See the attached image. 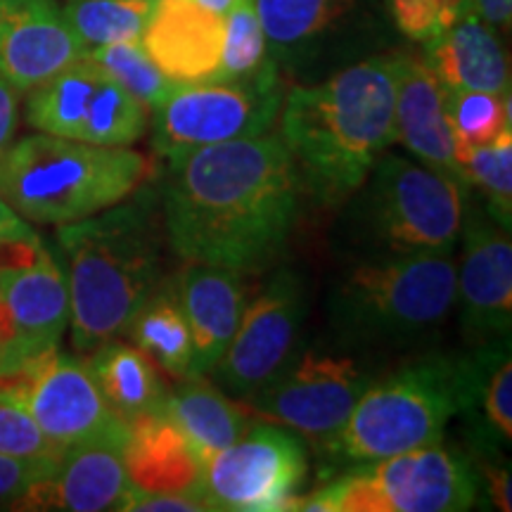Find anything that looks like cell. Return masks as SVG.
Returning <instances> with one entry per match:
<instances>
[{"instance_id": "cell-1", "label": "cell", "mask_w": 512, "mask_h": 512, "mask_svg": "<svg viewBox=\"0 0 512 512\" xmlns=\"http://www.w3.org/2000/svg\"><path fill=\"white\" fill-rule=\"evenodd\" d=\"M302 195L294 159L275 133L197 147L166 162V238L185 261L261 271L290 242Z\"/></svg>"}, {"instance_id": "cell-2", "label": "cell", "mask_w": 512, "mask_h": 512, "mask_svg": "<svg viewBox=\"0 0 512 512\" xmlns=\"http://www.w3.org/2000/svg\"><path fill=\"white\" fill-rule=\"evenodd\" d=\"M396 55L370 57L318 86H294L280 107V140L309 197L351 200L396 143Z\"/></svg>"}, {"instance_id": "cell-3", "label": "cell", "mask_w": 512, "mask_h": 512, "mask_svg": "<svg viewBox=\"0 0 512 512\" xmlns=\"http://www.w3.org/2000/svg\"><path fill=\"white\" fill-rule=\"evenodd\" d=\"M67 264L69 325L76 351H93L128 332L162 283V245L150 202L136 197L91 219L57 228Z\"/></svg>"}, {"instance_id": "cell-4", "label": "cell", "mask_w": 512, "mask_h": 512, "mask_svg": "<svg viewBox=\"0 0 512 512\" xmlns=\"http://www.w3.org/2000/svg\"><path fill=\"white\" fill-rule=\"evenodd\" d=\"M482 351L475 356H425L370 382L347 422L325 448L342 463H375L413 448L441 444L458 413L477 408Z\"/></svg>"}, {"instance_id": "cell-5", "label": "cell", "mask_w": 512, "mask_h": 512, "mask_svg": "<svg viewBox=\"0 0 512 512\" xmlns=\"http://www.w3.org/2000/svg\"><path fill=\"white\" fill-rule=\"evenodd\" d=\"M150 174L131 147H102L34 133L0 152V197L24 221L64 226L117 207Z\"/></svg>"}, {"instance_id": "cell-6", "label": "cell", "mask_w": 512, "mask_h": 512, "mask_svg": "<svg viewBox=\"0 0 512 512\" xmlns=\"http://www.w3.org/2000/svg\"><path fill=\"white\" fill-rule=\"evenodd\" d=\"M456 273L451 254H380L342 275L330 320L358 342H408L453 309Z\"/></svg>"}, {"instance_id": "cell-7", "label": "cell", "mask_w": 512, "mask_h": 512, "mask_svg": "<svg viewBox=\"0 0 512 512\" xmlns=\"http://www.w3.org/2000/svg\"><path fill=\"white\" fill-rule=\"evenodd\" d=\"M358 192L356 219L382 254H453L467 185L420 159L382 155Z\"/></svg>"}, {"instance_id": "cell-8", "label": "cell", "mask_w": 512, "mask_h": 512, "mask_svg": "<svg viewBox=\"0 0 512 512\" xmlns=\"http://www.w3.org/2000/svg\"><path fill=\"white\" fill-rule=\"evenodd\" d=\"M278 69H264L238 81L176 83L152 110V147L166 162L197 147L264 136L283 107Z\"/></svg>"}, {"instance_id": "cell-9", "label": "cell", "mask_w": 512, "mask_h": 512, "mask_svg": "<svg viewBox=\"0 0 512 512\" xmlns=\"http://www.w3.org/2000/svg\"><path fill=\"white\" fill-rule=\"evenodd\" d=\"M204 498L211 510H297L309 475L304 441L287 427L249 425L242 437L204 463Z\"/></svg>"}, {"instance_id": "cell-10", "label": "cell", "mask_w": 512, "mask_h": 512, "mask_svg": "<svg viewBox=\"0 0 512 512\" xmlns=\"http://www.w3.org/2000/svg\"><path fill=\"white\" fill-rule=\"evenodd\" d=\"M370 382L373 377L351 356L309 349L294 354L287 366L245 403L273 425L325 444L347 422Z\"/></svg>"}, {"instance_id": "cell-11", "label": "cell", "mask_w": 512, "mask_h": 512, "mask_svg": "<svg viewBox=\"0 0 512 512\" xmlns=\"http://www.w3.org/2000/svg\"><path fill=\"white\" fill-rule=\"evenodd\" d=\"M0 392L22 403L60 451L95 439L128 441V425L107 403L86 361L60 354V349L36 358L0 384Z\"/></svg>"}, {"instance_id": "cell-12", "label": "cell", "mask_w": 512, "mask_h": 512, "mask_svg": "<svg viewBox=\"0 0 512 512\" xmlns=\"http://www.w3.org/2000/svg\"><path fill=\"white\" fill-rule=\"evenodd\" d=\"M304 316V280L280 268L245 306L226 354L211 368L221 392L245 401L264 389L294 356Z\"/></svg>"}, {"instance_id": "cell-13", "label": "cell", "mask_w": 512, "mask_h": 512, "mask_svg": "<svg viewBox=\"0 0 512 512\" xmlns=\"http://www.w3.org/2000/svg\"><path fill=\"white\" fill-rule=\"evenodd\" d=\"M67 323V278L46 247L27 264L0 268V384L60 349Z\"/></svg>"}, {"instance_id": "cell-14", "label": "cell", "mask_w": 512, "mask_h": 512, "mask_svg": "<svg viewBox=\"0 0 512 512\" xmlns=\"http://www.w3.org/2000/svg\"><path fill=\"white\" fill-rule=\"evenodd\" d=\"M368 486L370 512H460L477 503L475 463L439 444L356 465Z\"/></svg>"}, {"instance_id": "cell-15", "label": "cell", "mask_w": 512, "mask_h": 512, "mask_svg": "<svg viewBox=\"0 0 512 512\" xmlns=\"http://www.w3.org/2000/svg\"><path fill=\"white\" fill-rule=\"evenodd\" d=\"M463 264L456 273L460 323L475 342L510 337L512 245L510 233L479 209L465 214Z\"/></svg>"}, {"instance_id": "cell-16", "label": "cell", "mask_w": 512, "mask_h": 512, "mask_svg": "<svg viewBox=\"0 0 512 512\" xmlns=\"http://www.w3.org/2000/svg\"><path fill=\"white\" fill-rule=\"evenodd\" d=\"M86 55L60 0H0V76L19 95Z\"/></svg>"}, {"instance_id": "cell-17", "label": "cell", "mask_w": 512, "mask_h": 512, "mask_svg": "<svg viewBox=\"0 0 512 512\" xmlns=\"http://www.w3.org/2000/svg\"><path fill=\"white\" fill-rule=\"evenodd\" d=\"M124 446L126 441L95 439L64 448L53 472L29 486L12 510H121L133 486Z\"/></svg>"}, {"instance_id": "cell-18", "label": "cell", "mask_w": 512, "mask_h": 512, "mask_svg": "<svg viewBox=\"0 0 512 512\" xmlns=\"http://www.w3.org/2000/svg\"><path fill=\"white\" fill-rule=\"evenodd\" d=\"M396 143L432 169L467 185L446 114V88L425 60L396 55ZM470 188V185H467Z\"/></svg>"}, {"instance_id": "cell-19", "label": "cell", "mask_w": 512, "mask_h": 512, "mask_svg": "<svg viewBox=\"0 0 512 512\" xmlns=\"http://www.w3.org/2000/svg\"><path fill=\"white\" fill-rule=\"evenodd\" d=\"M140 43L171 81H211L221 62L223 15L195 0H157Z\"/></svg>"}, {"instance_id": "cell-20", "label": "cell", "mask_w": 512, "mask_h": 512, "mask_svg": "<svg viewBox=\"0 0 512 512\" xmlns=\"http://www.w3.org/2000/svg\"><path fill=\"white\" fill-rule=\"evenodd\" d=\"M176 287L192 337L190 375H207L238 330L247 306L245 283L228 268L188 261Z\"/></svg>"}, {"instance_id": "cell-21", "label": "cell", "mask_w": 512, "mask_h": 512, "mask_svg": "<svg viewBox=\"0 0 512 512\" xmlns=\"http://www.w3.org/2000/svg\"><path fill=\"white\" fill-rule=\"evenodd\" d=\"M124 463L128 479L138 489L195 498L211 510L204 498L202 460L162 411L128 422Z\"/></svg>"}, {"instance_id": "cell-22", "label": "cell", "mask_w": 512, "mask_h": 512, "mask_svg": "<svg viewBox=\"0 0 512 512\" xmlns=\"http://www.w3.org/2000/svg\"><path fill=\"white\" fill-rule=\"evenodd\" d=\"M422 60L446 91L510 93V69L501 41L475 10L430 38Z\"/></svg>"}, {"instance_id": "cell-23", "label": "cell", "mask_w": 512, "mask_h": 512, "mask_svg": "<svg viewBox=\"0 0 512 512\" xmlns=\"http://www.w3.org/2000/svg\"><path fill=\"white\" fill-rule=\"evenodd\" d=\"M162 413L185 434L202 467L249 430L247 413L204 375H185L174 392H166Z\"/></svg>"}, {"instance_id": "cell-24", "label": "cell", "mask_w": 512, "mask_h": 512, "mask_svg": "<svg viewBox=\"0 0 512 512\" xmlns=\"http://www.w3.org/2000/svg\"><path fill=\"white\" fill-rule=\"evenodd\" d=\"M86 366L107 403L126 425L138 420L140 415L162 411L169 389L159 380L150 356L143 354L136 344L131 347L119 339H110L93 349Z\"/></svg>"}, {"instance_id": "cell-25", "label": "cell", "mask_w": 512, "mask_h": 512, "mask_svg": "<svg viewBox=\"0 0 512 512\" xmlns=\"http://www.w3.org/2000/svg\"><path fill=\"white\" fill-rule=\"evenodd\" d=\"M100 76L102 69L88 55L50 76L29 91L27 124L48 136L81 140Z\"/></svg>"}, {"instance_id": "cell-26", "label": "cell", "mask_w": 512, "mask_h": 512, "mask_svg": "<svg viewBox=\"0 0 512 512\" xmlns=\"http://www.w3.org/2000/svg\"><path fill=\"white\" fill-rule=\"evenodd\" d=\"M128 337L159 368L174 377L192 370V337L178 287L159 283L128 325Z\"/></svg>"}, {"instance_id": "cell-27", "label": "cell", "mask_w": 512, "mask_h": 512, "mask_svg": "<svg viewBox=\"0 0 512 512\" xmlns=\"http://www.w3.org/2000/svg\"><path fill=\"white\" fill-rule=\"evenodd\" d=\"M157 0H67L64 15L88 50L140 41Z\"/></svg>"}, {"instance_id": "cell-28", "label": "cell", "mask_w": 512, "mask_h": 512, "mask_svg": "<svg viewBox=\"0 0 512 512\" xmlns=\"http://www.w3.org/2000/svg\"><path fill=\"white\" fill-rule=\"evenodd\" d=\"M147 107L121 83L102 72L88 107L83 143L102 147H131L143 138Z\"/></svg>"}, {"instance_id": "cell-29", "label": "cell", "mask_w": 512, "mask_h": 512, "mask_svg": "<svg viewBox=\"0 0 512 512\" xmlns=\"http://www.w3.org/2000/svg\"><path fill=\"white\" fill-rule=\"evenodd\" d=\"M268 46L294 48L328 31L351 0H254Z\"/></svg>"}, {"instance_id": "cell-30", "label": "cell", "mask_w": 512, "mask_h": 512, "mask_svg": "<svg viewBox=\"0 0 512 512\" xmlns=\"http://www.w3.org/2000/svg\"><path fill=\"white\" fill-rule=\"evenodd\" d=\"M477 408L482 411L477 448H491V444L508 446L512 439L510 337L484 342Z\"/></svg>"}, {"instance_id": "cell-31", "label": "cell", "mask_w": 512, "mask_h": 512, "mask_svg": "<svg viewBox=\"0 0 512 512\" xmlns=\"http://www.w3.org/2000/svg\"><path fill=\"white\" fill-rule=\"evenodd\" d=\"M467 185H477L486 200V214L510 230L512 219V128H503L491 143L458 152Z\"/></svg>"}, {"instance_id": "cell-32", "label": "cell", "mask_w": 512, "mask_h": 512, "mask_svg": "<svg viewBox=\"0 0 512 512\" xmlns=\"http://www.w3.org/2000/svg\"><path fill=\"white\" fill-rule=\"evenodd\" d=\"M88 57L98 64L102 72L110 74L114 81L121 83L128 93L136 95L147 110H157L176 88V81H171L152 62V57L147 55L140 41H124L91 48Z\"/></svg>"}, {"instance_id": "cell-33", "label": "cell", "mask_w": 512, "mask_h": 512, "mask_svg": "<svg viewBox=\"0 0 512 512\" xmlns=\"http://www.w3.org/2000/svg\"><path fill=\"white\" fill-rule=\"evenodd\" d=\"M268 60V41L256 15L254 0H235L223 15V48L219 72L211 81L247 79L264 69Z\"/></svg>"}, {"instance_id": "cell-34", "label": "cell", "mask_w": 512, "mask_h": 512, "mask_svg": "<svg viewBox=\"0 0 512 512\" xmlns=\"http://www.w3.org/2000/svg\"><path fill=\"white\" fill-rule=\"evenodd\" d=\"M446 114L460 150L491 143L510 124V93L496 95L484 91H446Z\"/></svg>"}, {"instance_id": "cell-35", "label": "cell", "mask_w": 512, "mask_h": 512, "mask_svg": "<svg viewBox=\"0 0 512 512\" xmlns=\"http://www.w3.org/2000/svg\"><path fill=\"white\" fill-rule=\"evenodd\" d=\"M0 453L27 460H57L62 451L38 430L27 408L0 392Z\"/></svg>"}, {"instance_id": "cell-36", "label": "cell", "mask_w": 512, "mask_h": 512, "mask_svg": "<svg viewBox=\"0 0 512 512\" xmlns=\"http://www.w3.org/2000/svg\"><path fill=\"white\" fill-rule=\"evenodd\" d=\"M57 460H27L0 453V505L12 508L19 498L27 494L29 486H34L38 479L53 472Z\"/></svg>"}, {"instance_id": "cell-37", "label": "cell", "mask_w": 512, "mask_h": 512, "mask_svg": "<svg viewBox=\"0 0 512 512\" xmlns=\"http://www.w3.org/2000/svg\"><path fill=\"white\" fill-rule=\"evenodd\" d=\"M389 10L401 34L418 43H427L439 31H444L439 10L432 0H389Z\"/></svg>"}, {"instance_id": "cell-38", "label": "cell", "mask_w": 512, "mask_h": 512, "mask_svg": "<svg viewBox=\"0 0 512 512\" xmlns=\"http://www.w3.org/2000/svg\"><path fill=\"white\" fill-rule=\"evenodd\" d=\"M484 456L475 463L479 472V482H484L486 496L496 505L498 510H512V482H510V467L505 460L491 456V448H482Z\"/></svg>"}, {"instance_id": "cell-39", "label": "cell", "mask_w": 512, "mask_h": 512, "mask_svg": "<svg viewBox=\"0 0 512 512\" xmlns=\"http://www.w3.org/2000/svg\"><path fill=\"white\" fill-rule=\"evenodd\" d=\"M126 512H207V505L195 501V498L178 494H152L138 486H131L128 496L121 503Z\"/></svg>"}, {"instance_id": "cell-40", "label": "cell", "mask_w": 512, "mask_h": 512, "mask_svg": "<svg viewBox=\"0 0 512 512\" xmlns=\"http://www.w3.org/2000/svg\"><path fill=\"white\" fill-rule=\"evenodd\" d=\"M19 124V93L0 76V152L12 143Z\"/></svg>"}, {"instance_id": "cell-41", "label": "cell", "mask_w": 512, "mask_h": 512, "mask_svg": "<svg viewBox=\"0 0 512 512\" xmlns=\"http://www.w3.org/2000/svg\"><path fill=\"white\" fill-rule=\"evenodd\" d=\"M472 8L491 27H508L512 17V0H472Z\"/></svg>"}, {"instance_id": "cell-42", "label": "cell", "mask_w": 512, "mask_h": 512, "mask_svg": "<svg viewBox=\"0 0 512 512\" xmlns=\"http://www.w3.org/2000/svg\"><path fill=\"white\" fill-rule=\"evenodd\" d=\"M29 233H34V228H31L29 223L24 221L3 197H0V240L19 238V235Z\"/></svg>"}, {"instance_id": "cell-43", "label": "cell", "mask_w": 512, "mask_h": 512, "mask_svg": "<svg viewBox=\"0 0 512 512\" xmlns=\"http://www.w3.org/2000/svg\"><path fill=\"white\" fill-rule=\"evenodd\" d=\"M437 5L439 17H441V27L448 29L451 24H456L460 17H465L467 12H472V0H432Z\"/></svg>"}, {"instance_id": "cell-44", "label": "cell", "mask_w": 512, "mask_h": 512, "mask_svg": "<svg viewBox=\"0 0 512 512\" xmlns=\"http://www.w3.org/2000/svg\"><path fill=\"white\" fill-rule=\"evenodd\" d=\"M195 3H200L202 8L216 12V15H226V12L233 8L235 0H195Z\"/></svg>"}]
</instances>
